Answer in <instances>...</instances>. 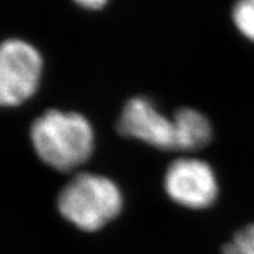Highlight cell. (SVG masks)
<instances>
[{
	"instance_id": "cell-7",
	"label": "cell",
	"mask_w": 254,
	"mask_h": 254,
	"mask_svg": "<svg viewBox=\"0 0 254 254\" xmlns=\"http://www.w3.org/2000/svg\"><path fill=\"white\" fill-rule=\"evenodd\" d=\"M232 20L238 30L254 42V0H243L235 4Z\"/></svg>"
},
{
	"instance_id": "cell-6",
	"label": "cell",
	"mask_w": 254,
	"mask_h": 254,
	"mask_svg": "<svg viewBox=\"0 0 254 254\" xmlns=\"http://www.w3.org/2000/svg\"><path fill=\"white\" fill-rule=\"evenodd\" d=\"M175 149L197 151L209 144L213 135L211 125L204 114L192 108H181L173 116Z\"/></svg>"
},
{
	"instance_id": "cell-3",
	"label": "cell",
	"mask_w": 254,
	"mask_h": 254,
	"mask_svg": "<svg viewBox=\"0 0 254 254\" xmlns=\"http://www.w3.org/2000/svg\"><path fill=\"white\" fill-rule=\"evenodd\" d=\"M43 60L33 44L22 39H5L0 47V103L16 107L37 91Z\"/></svg>"
},
{
	"instance_id": "cell-2",
	"label": "cell",
	"mask_w": 254,
	"mask_h": 254,
	"mask_svg": "<svg viewBox=\"0 0 254 254\" xmlns=\"http://www.w3.org/2000/svg\"><path fill=\"white\" fill-rule=\"evenodd\" d=\"M63 218L87 232L100 230L120 214L122 193L112 179L92 173H79L57 196Z\"/></svg>"
},
{
	"instance_id": "cell-8",
	"label": "cell",
	"mask_w": 254,
	"mask_h": 254,
	"mask_svg": "<svg viewBox=\"0 0 254 254\" xmlns=\"http://www.w3.org/2000/svg\"><path fill=\"white\" fill-rule=\"evenodd\" d=\"M222 254H254V223L239 230L223 245Z\"/></svg>"
},
{
	"instance_id": "cell-9",
	"label": "cell",
	"mask_w": 254,
	"mask_h": 254,
	"mask_svg": "<svg viewBox=\"0 0 254 254\" xmlns=\"http://www.w3.org/2000/svg\"><path fill=\"white\" fill-rule=\"evenodd\" d=\"M77 4L82 8L97 10L103 8L107 4V1H103V0H80V1H77Z\"/></svg>"
},
{
	"instance_id": "cell-4",
	"label": "cell",
	"mask_w": 254,
	"mask_h": 254,
	"mask_svg": "<svg viewBox=\"0 0 254 254\" xmlns=\"http://www.w3.org/2000/svg\"><path fill=\"white\" fill-rule=\"evenodd\" d=\"M164 187L171 200L190 209L210 206L218 196V182L207 162L182 157L166 169Z\"/></svg>"
},
{
	"instance_id": "cell-1",
	"label": "cell",
	"mask_w": 254,
	"mask_h": 254,
	"mask_svg": "<svg viewBox=\"0 0 254 254\" xmlns=\"http://www.w3.org/2000/svg\"><path fill=\"white\" fill-rule=\"evenodd\" d=\"M30 140L38 157L52 169L71 171L94 151V131L77 112L48 109L33 121Z\"/></svg>"
},
{
	"instance_id": "cell-5",
	"label": "cell",
	"mask_w": 254,
	"mask_h": 254,
	"mask_svg": "<svg viewBox=\"0 0 254 254\" xmlns=\"http://www.w3.org/2000/svg\"><path fill=\"white\" fill-rule=\"evenodd\" d=\"M122 136L132 137L162 151H175L173 118H167L144 96L131 97L125 103L117 121Z\"/></svg>"
}]
</instances>
